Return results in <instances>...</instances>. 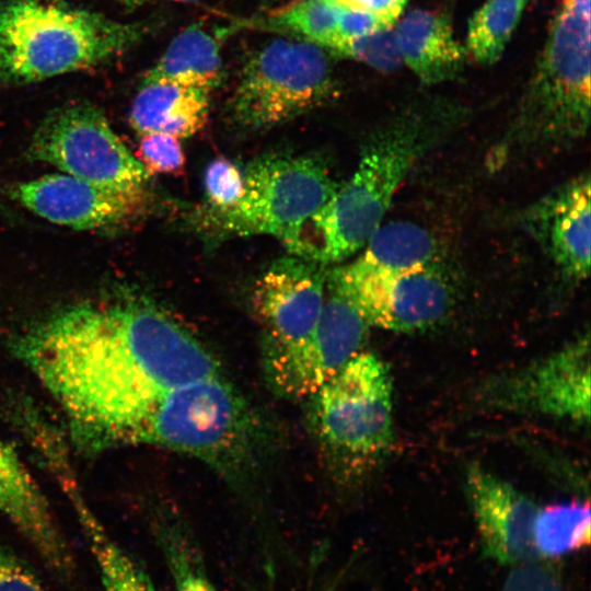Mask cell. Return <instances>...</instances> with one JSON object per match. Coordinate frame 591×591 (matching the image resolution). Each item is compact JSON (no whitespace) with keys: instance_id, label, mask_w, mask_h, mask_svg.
Returning a JSON list of instances; mask_svg holds the SVG:
<instances>
[{"instance_id":"cell-23","label":"cell","mask_w":591,"mask_h":591,"mask_svg":"<svg viewBox=\"0 0 591 591\" xmlns=\"http://www.w3.org/2000/svg\"><path fill=\"white\" fill-rule=\"evenodd\" d=\"M103 591H158L143 567L118 545L83 501L74 505Z\"/></svg>"},{"instance_id":"cell-2","label":"cell","mask_w":591,"mask_h":591,"mask_svg":"<svg viewBox=\"0 0 591 591\" xmlns=\"http://www.w3.org/2000/svg\"><path fill=\"white\" fill-rule=\"evenodd\" d=\"M467 113L444 100H425L391 117L362 148L352 176L305 223L302 256L326 266L362 250L412 167L455 130Z\"/></svg>"},{"instance_id":"cell-5","label":"cell","mask_w":591,"mask_h":591,"mask_svg":"<svg viewBox=\"0 0 591 591\" xmlns=\"http://www.w3.org/2000/svg\"><path fill=\"white\" fill-rule=\"evenodd\" d=\"M146 31L59 0H8L0 5V80L25 84L93 67Z\"/></svg>"},{"instance_id":"cell-36","label":"cell","mask_w":591,"mask_h":591,"mask_svg":"<svg viewBox=\"0 0 591 591\" xmlns=\"http://www.w3.org/2000/svg\"><path fill=\"white\" fill-rule=\"evenodd\" d=\"M246 591H269L267 588H257V587H254V588H250L247 589Z\"/></svg>"},{"instance_id":"cell-22","label":"cell","mask_w":591,"mask_h":591,"mask_svg":"<svg viewBox=\"0 0 591 591\" xmlns=\"http://www.w3.org/2000/svg\"><path fill=\"white\" fill-rule=\"evenodd\" d=\"M437 239L422 227L407 221L381 224L359 257L375 266L405 270L440 263Z\"/></svg>"},{"instance_id":"cell-15","label":"cell","mask_w":591,"mask_h":591,"mask_svg":"<svg viewBox=\"0 0 591 591\" xmlns=\"http://www.w3.org/2000/svg\"><path fill=\"white\" fill-rule=\"evenodd\" d=\"M590 175L582 173L522 209L520 225L571 282L590 273Z\"/></svg>"},{"instance_id":"cell-4","label":"cell","mask_w":591,"mask_h":591,"mask_svg":"<svg viewBox=\"0 0 591 591\" xmlns=\"http://www.w3.org/2000/svg\"><path fill=\"white\" fill-rule=\"evenodd\" d=\"M266 429L244 394L221 374L160 395L130 425L121 445H152L190 455L241 483L260 464Z\"/></svg>"},{"instance_id":"cell-7","label":"cell","mask_w":591,"mask_h":591,"mask_svg":"<svg viewBox=\"0 0 591 591\" xmlns=\"http://www.w3.org/2000/svg\"><path fill=\"white\" fill-rule=\"evenodd\" d=\"M335 91L329 54L314 44L274 38L245 60L232 94L233 123L263 130L326 103Z\"/></svg>"},{"instance_id":"cell-24","label":"cell","mask_w":591,"mask_h":591,"mask_svg":"<svg viewBox=\"0 0 591 591\" xmlns=\"http://www.w3.org/2000/svg\"><path fill=\"white\" fill-rule=\"evenodd\" d=\"M153 525L175 591H217L202 553L186 523L167 511L159 513Z\"/></svg>"},{"instance_id":"cell-9","label":"cell","mask_w":591,"mask_h":591,"mask_svg":"<svg viewBox=\"0 0 591 591\" xmlns=\"http://www.w3.org/2000/svg\"><path fill=\"white\" fill-rule=\"evenodd\" d=\"M326 283L345 297L370 326L396 333L426 331L441 323L455 302L442 263L395 270L360 257L327 270Z\"/></svg>"},{"instance_id":"cell-13","label":"cell","mask_w":591,"mask_h":591,"mask_svg":"<svg viewBox=\"0 0 591 591\" xmlns=\"http://www.w3.org/2000/svg\"><path fill=\"white\" fill-rule=\"evenodd\" d=\"M326 278L324 265L292 254L273 262L259 277L253 303L264 334L263 359L311 335L325 300Z\"/></svg>"},{"instance_id":"cell-20","label":"cell","mask_w":591,"mask_h":591,"mask_svg":"<svg viewBox=\"0 0 591 591\" xmlns=\"http://www.w3.org/2000/svg\"><path fill=\"white\" fill-rule=\"evenodd\" d=\"M223 78L220 45L216 36L198 24L177 34L143 83L165 82L211 91Z\"/></svg>"},{"instance_id":"cell-10","label":"cell","mask_w":591,"mask_h":591,"mask_svg":"<svg viewBox=\"0 0 591 591\" xmlns=\"http://www.w3.org/2000/svg\"><path fill=\"white\" fill-rule=\"evenodd\" d=\"M28 152L65 174L114 189L142 192L150 177L101 109L86 103L50 112L33 135Z\"/></svg>"},{"instance_id":"cell-29","label":"cell","mask_w":591,"mask_h":591,"mask_svg":"<svg viewBox=\"0 0 591 591\" xmlns=\"http://www.w3.org/2000/svg\"><path fill=\"white\" fill-rule=\"evenodd\" d=\"M138 157L149 175L179 174L185 166V154L179 139L166 134L141 135Z\"/></svg>"},{"instance_id":"cell-32","label":"cell","mask_w":591,"mask_h":591,"mask_svg":"<svg viewBox=\"0 0 591 591\" xmlns=\"http://www.w3.org/2000/svg\"><path fill=\"white\" fill-rule=\"evenodd\" d=\"M386 27L389 26L368 11L341 7L337 24V40L328 49L341 40L368 35Z\"/></svg>"},{"instance_id":"cell-25","label":"cell","mask_w":591,"mask_h":591,"mask_svg":"<svg viewBox=\"0 0 591 591\" xmlns=\"http://www.w3.org/2000/svg\"><path fill=\"white\" fill-rule=\"evenodd\" d=\"M533 536L541 558L559 557L584 548L591 538L589 501L538 506Z\"/></svg>"},{"instance_id":"cell-17","label":"cell","mask_w":591,"mask_h":591,"mask_svg":"<svg viewBox=\"0 0 591 591\" xmlns=\"http://www.w3.org/2000/svg\"><path fill=\"white\" fill-rule=\"evenodd\" d=\"M466 491L485 555L503 565L541 559L533 525L538 506L510 483L470 466Z\"/></svg>"},{"instance_id":"cell-30","label":"cell","mask_w":591,"mask_h":591,"mask_svg":"<svg viewBox=\"0 0 591 591\" xmlns=\"http://www.w3.org/2000/svg\"><path fill=\"white\" fill-rule=\"evenodd\" d=\"M0 591H48L32 567L0 543Z\"/></svg>"},{"instance_id":"cell-11","label":"cell","mask_w":591,"mask_h":591,"mask_svg":"<svg viewBox=\"0 0 591 591\" xmlns=\"http://www.w3.org/2000/svg\"><path fill=\"white\" fill-rule=\"evenodd\" d=\"M369 327L359 311L326 283L311 335L300 345L263 359L268 384L286 398H308L360 352Z\"/></svg>"},{"instance_id":"cell-35","label":"cell","mask_w":591,"mask_h":591,"mask_svg":"<svg viewBox=\"0 0 591 591\" xmlns=\"http://www.w3.org/2000/svg\"><path fill=\"white\" fill-rule=\"evenodd\" d=\"M335 1L345 8H347L350 2V0H335Z\"/></svg>"},{"instance_id":"cell-6","label":"cell","mask_w":591,"mask_h":591,"mask_svg":"<svg viewBox=\"0 0 591 591\" xmlns=\"http://www.w3.org/2000/svg\"><path fill=\"white\" fill-rule=\"evenodd\" d=\"M308 399L313 436L335 467H361L390 447L392 383L374 354H357Z\"/></svg>"},{"instance_id":"cell-3","label":"cell","mask_w":591,"mask_h":591,"mask_svg":"<svg viewBox=\"0 0 591 591\" xmlns=\"http://www.w3.org/2000/svg\"><path fill=\"white\" fill-rule=\"evenodd\" d=\"M591 0H560L545 44L502 137L493 167L554 153L581 140L590 126Z\"/></svg>"},{"instance_id":"cell-31","label":"cell","mask_w":591,"mask_h":591,"mask_svg":"<svg viewBox=\"0 0 591 591\" xmlns=\"http://www.w3.org/2000/svg\"><path fill=\"white\" fill-rule=\"evenodd\" d=\"M502 591H563L555 575L534 563L518 565L508 575Z\"/></svg>"},{"instance_id":"cell-27","label":"cell","mask_w":591,"mask_h":591,"mask_svg":"<svg viewBox=\"0 0 591 591\" xmlns=\"http://www.w3.org/2000/svg\"><path fill=\"white\" fill-rule=\"evenodd\" d=\"M327 53L331 56L363 62L385 72L395 71L403 65L393 26L341 40L328 49Z\"/></svg>"},{"instance_id":"cell-14","label":"cell","mask_w":591,"mask_h":591,"mask_svg":"<svg viewBox=\"0 0 591 591\" xmlns=\"http://www.w3.org/2000/svg\"><path fill=\"white\" fill-rule=\"evenodd\" d=\"M144 193L104 187L68 174H48L9 189L13 200L36 216L77 230L127 223L142 210Z\"/></svg>"},{"instance_id":"cell-12","label":"cell","mask_w":591,"mask_h":591,"mask_svg":"<svg viewBox=\"0 0 591 591\" xmlns=\"http://www.w3.org/2000/svg\"><path fill=\"white\" fill-rule=\"evenodd\" d=\"M490 403L578 422L590 419L589 333L487 389Z\"/></svg>"},{"instance_id":"cell-19","label":"cell","mask_w":591,"mask_h":591,"mask_svg":"<svg viewBox=\"0 0 591 591\" xmlns=\"http://www.w3.org/2000/svg\"><path fill=\"white\" fill-rule=\"evenodd\" d=\"M209 104L210 91L206 89L143 83L130 109V124L140 135L158 132L187 138L205 126Z\"/></svg>"},{"instance_id":"cell-1","label":"cell","mask_w":591,"mask_h":591,"mask_svg":"<svg viewBox=\"0 0 591 591\" xmlns=\"http://www.w3.org/2000/svg\"><path fill=\"white\" fill-rule=\"evenodd\" d=\"M13 350L90 449L119 445L163 393L224 374L172 315L128 291L57 310L22 333Z\"/></svg>"},{"instance_id":"cell-21","label":"cell","mask_w":591,"mask_h":591,"mask_svg":"<svg viewBox=\"0 0 591 591\" xmlns=\"http://www.w3.org/2000/svg\"><path fill=\"white\" fill-rule=\"evenodd\" d=\"M340 10L335 0H298L263 16L235 21L233 26L285 35L327 50L337 40Z\"/></svg>"},{"instance_id":"cell-33","label":"cell","mask_w":591,"mask_h":591,"mask_svg":"<svg viewBox=\"0 0 591 591\" xmlns=\"http://www.w3.org/2000/svg\"><path fill=\"white\" fill-rule=\"evenodd\" d=\"M408 0H350L347 8L368 11L384 25L394 26Z\"/></svg>"},{"instance_id":"cell-8","label":"cell","mask_w":591,"mask_h":591,"mask_svg":"<svg viewBox=\"0 0 591 591\" xmlns=\"http://www.w3.org/2000/svg\"><path fill=\"white\" fill-rule=\"evenodd\" d=\"M243 178L240 201L215 219L233 234L274 236L292 255L310 217L340 186L318 158L305 155L260 157L246 166Z\"/></svg>"},{"instance_id":"cell-18","label":"cell","mask_w":591,"mask_h":591,"mask_svg":"<svg viewBox=\"0 0 591 591\" xmlns=\"http://www.w3.org/2000/svg\"><path fill=\"white\" fill-rule=\"evenodd\" d=\"M394 30L403 63L422 83L450 81L463 70L466 50L456 40L445 14L413 10Z\"/></svg>"},{"instance_id":"cell-28","label":"cell","mask_w":591,"mask_h":591,"mask_svg":"<svg viewBox=\"0 0 591 591\" xmlns=\"http://www.w3.org/2000/svg\"><path fill=\"white\" fill-rule=\"evenodd\" d=\"M205 190L215 216L221 215L233 208L242 198L243 172L227 158H217L206 169Z\"/></svg>"},{"instance_id":"cell-16","label":"cell","mask_w":591,"mask_h":591,"mask_svg":"<svg viewBox=\"0 0 591 591\" xmlns=\"http://www.w3.org/2000/svg\"><path fill=\"white\" fill-rule=\"evenodd\" d=\"M0 513L68 591H84L72 551L46 498L14 450L1 439Z\"/></svg>"},{"instance_id":"cell-34","label":"cell","mask_w":591,"mask_h":591,"mask_svg":"<svg viewBox=\"0 0 591 591\" xmlns=\"http://www.w3.org/2000/svg\"><path fill=\"white\" fill-rule=\"evenodd\" d=\"M128 9H134L140 5H143L148 2L153 1H165V0H120ZM167 1H178V2H189L194 0H167Z\"/></svg>"},{"instance_id":"cell-26","label":"cell","mask_w":591,"mask_h":591,"mask_svg":"<svg viewBox=\"0 0 591 591\" xmlns=\"http://www.w3.org/2000/svg\"><path fill=\"white\" fill-rule=\"evenodd\" d=\"M529 0H486L467 24L466 54L489 66L502 56Z\"/></svg>"}]
</instances>
